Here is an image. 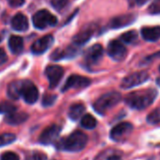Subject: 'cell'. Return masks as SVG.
Returning <instances> with one entry per match:
<instances>
[{"instance_id": "1", "label": "cell", "mask_w": 160, "mask_h": 160, "mask_svg": "<svg viewBox=\"0 0 160 160\" xmlns=\"http://www.w3.org/2000/svg\"><path fill=\"white\" fill-rule=\"evenodd\" d=\"M157 96V92L154 89H148L144 91H138L129 93L124 101L125 103L134 109H144L151 106Z\"/></svg>"}, {"instance_id": "2", "label": "cell", "mask_w": 160, "mask_h": 160, "mask_svg": "<svg viewBox=\"0 0 160 160\" xmlns=\"http://www.w3.org/2000/svg\"><path fill=\"white\" fill-rule=\"evenodd\" d=\"M88 142V137L81 131H75L68 138L60 141L59 148L69 152H80L83 150Z\"/></svg>"}, {"instance_id": "3", "label": "cell", "mask_w": 160, "mask_h": 160, "mask_svg": "<svg viewBox=\"0 0 160 160\" xmlns=\"http://www.w3.org/2000/svg\"><path fill=\"white\" fill-rule=\"evenodd\" d=\"M122 99L121 93L117 92H108L106 94H103L100 96L93 104V108L94 110L101 114L104 115L106 112H108L110 108L115 107Z\"/></svg>"}, {"instance_id": "4", "label": "cell", "mask_w": 160, "mask_h": 160, "mask_svg": "<svg viewBox=\"0 0 160 160\" xmlns=\"http://www.w3.org/2000/svg\"><path fill=\"white\" fill-rule=\"evenodd\" d=\"M33 25L38 29H44L48 27H53L57 24V18L46 10L37 12L32 18Z\"/></svg>"}, {"instance_id": "5", "label": "cell", "mask_w": 160, "mask_h": 160, "mask_svg": "<svg viewBox=\"0 0 160 160\" xmlns=\"http://www.w3.org/2000/svg\"><path fill=\"white\" fill-rule=\"evenodd\" d=\"M148 79H149V73L145 71L136 72L122 79V81L121 83V87L124 90L131 89L146 82Z\"/></svg>"}, {"instance_id": "6", "label": "cell", "mask_w": 160, "mask_h": 160, "mask_svg": "<svg viewBox=\"0 0 160 160\" xmlns=\"http://www.w3.org/2000/svg\"><path fill=\"white\" fill-rule=\"evenodd\" d=\"M108 54L115 61H122L125 58L127 55V50L120 41L114 40L108 43Z\"/></svg>"}, {"instance_id": "7", "label": "cell", "mask_w": 160, "mask_h": 160, "mask_svg": "<svg viewBox=\"0 0 160 160\" xmlns=\"http://www.w3.org/2000/svg\"><path fill=\"white\" fill-rule=\"evenodd\" d=\"M91 79L85 76L72 74L67 80L62 88V92H66L70 89H82L90 86Z\"/></svg>"}, {"instance_id": "8", "label": "cell", "mask_w": 160, "mask_h": 160, "mask_svg": "<svg viewBox=\"0 0 160 160\" xmlns=\"http://www.w3.org/2000/svg\"><path fill=\"white\" fill-rule=\"evenodd\" d=\"M45 74L49 80L50 89H54L58 85L61 80L64 74V70L58 65H50L45 69Z\"/></svg>"}, {"instance_id": "9", "label": "cell", "mask_w": 160, "mask_h": 160, "mask_svg": "<svg viewBox=\"0 0 160 160\" xmlns=\"http://www.w3.org/2000/svg\"><path fill=\"white\" fill-rule=\"evenodd\" d=\"M59 133H60V127L57 124H51L42 132L39 140L42 144L44 145L51 144L58 138Z\"/></svg>"}, {"instance_id": "10", "label": "cell", "mask_w": 160, "mask_h": 160, "mask_svg": "<svg viewBox=\"0 0 160 160\" xmlns=\"http://www.w3.org/2000/svg\"><path fill=\"white\" fill-rule=\"evenodd\" d=\"M133 130V125L129 122H121L114 126L110 131V138L115 141L122 140Z\"/></svg>"}, {"instance_id": "11", "label": "cell", "mask_w": 160, "mask_h": 160, "mask_svg": "<svg viewBox=\"0 0 160 160\" xmlns=\"http://www.w3.org/2000/svg\"><path fill=\"white\" fill-rule=\"evenodd\" d=\"M21 96L28 104H34L37 102L39 98V91L32 82L26 81L25 80Z\"/></svg>"}, {"instance_id": "12", "label": "cell", "mask_w": 160, "mask_h": 160, "mask_svg": "<svg viewBox=\"0 0 160 160\" xmlns=\"http://www.w3.org/2000/svg\"><path fill=\"white\" fill-rule=\"evenodd\" d=\"M54 42V38L51 35H46L39 40H37L31 46V51L36 54V55H40L44 53L46 50H48L51 45Z\"/></svg>"}, {"instance_id": "13", "label": "cell", "mask_w": 160, "mask_h": 160, "mask_svg": "<svg viewBox=\"0 0 160 160\" xmlns=\"http://www.w3.org/2000/svg\"><path fill=\"white\" fill-rule=\"evenodd\" d=\"M136 20V15L129 13V14H122L117 17H114L113 19H111L109 26L112 28H121L126 26L131 25L132 23H134Z\"/></svg>"}, {"instance_id": "14", "label": "cell", "mask_w": 160, "mask_h": 160, "mask_svg": "<svg viewBox=\"0 0 160 160\" xmlns=\"http://www.w3.org/2000/svg\"><path fill=\"white\" fill-rule=\"evenodd\" d=\"M103 53H104V49H103L102 45L94 44L88 50V52L86 54V60L91 64H94L102 58Z\"/></svg>"}, {"instance_id": "15", "label": "cell", "mask_w": 160, "mask_h": 160, "mask_svg": "<svg viewBox=\"0 0 160 160\" xmlns=\"http://www.w3.org/2000/svg\"><path fill=\"white\" fill-rule=\"evenodd\" d=\"M141 36L147 42H156L160 39V27H146L141 29Z\"/></svg>"}, {"instance_id": "16", "label": "cell", "mask_w": 160, "mask_h": 160, "mask_svg": "<svg viewBox=\"0 0 160 160\" xmlns=\"http://www.w3.org/2000/svg\"><path fill=\"white\" fill-rule=\"evenodd\" d=\"M12 28L16 31H26L28 28V20L23 13H17L12 19Z\"/></svg>"}, {"instance_id": "17", "label": "cell", "mask_w": 160, "mask_h": 160, "mask_svg": "<svg viewBox=\"0 0 160 160\" xmlns=\"http://www.w3.org/2000/svg\"><path fill=\"white\" fill-rule=\"evenodd\" d=\"M28 119V115L24 112H13L8 114L5 118V122L12 125H17L25 122Z\"/></svg>"}, {"instance_id": "18", "label": "cell", "mask_w": 160, "mask_h": 160, "mask_svg": "<svg viewBox=\"0 0 160 160\" xmlns=\"http://www.w3.org/2000/svg\"><path fill=\"white\" fill-rule=\"evenodd\" d=\"M25 83V80H20V81H14L11 83L8 87V96L13 100L18 99L21 96L22 89Z\"/></svg>"}, {"instance_id": "19", "label": "cell", "mask_w": 160, "mask_h": 160, "mask_svg": "<svg viewBox=\"0 0 160 160\" xmlns=\"http://www.w3.org/2000/svg\"><path fill=\"white\" fill-rule=\"evenodd\" d=\"M9 47L13 54H20L24 49V41L19 36H11L9 40Z\"/></svg>"}, {"instance_id": "20", "label": "cell", "mask_w": 160, "mask_h": 160, "mask_svg": "<svg viewBox=\"0 0 160 160\" xmlns=\"http://www.w3.org/2000/svg\"><path fill=\"white\" fill-rule=\"evenodd\" d=\"M92 36V31L91 29H83L82 31H80L73 37L72 41L76 45H82L86 43L91 39Z\"/></svg>"}, {"instance_id": "21", "label": "cell", "mask_w": 160, "mask_h": 160, "mask_svg": "<svg viewBox=\"0 0 160 160\" xmlns=\"http://www.w3.org/2000/svg\"><path fill=\"white\" fill-rule=\"evenodd\" d=\"M85 107L82 104H74L69 109V118L72 121H76L83 115Z\"/></svg>"}, {"instance_id": "22", "label": "cell", "mask_w": 160, "mask_h": 160, "mask_svg": "<svg viewBox=\"0 0 160 160\" xmlns=\"http://www.w3.org/2000/svg\"><path fill=\"white\" fill-rule=\"evenodd\" d=\"M97 125V121L96 119L91 115V114H86L82 119H81V126L86 128V129H93Z\"/></svg>"}, {"instance_id": "23", "label": "cell", "mask_w": 160, "mask_h": 160, "mask_svg": "<svg viewBox=\"0 0 160 160\" xmlns=\"http://www.w3.org/2000/svg\"><path fill=\"white\" fill-rule=\"evenodd\" d=\"M121 40L125 43H133L138 40V33L135 30H129L121 36Z\"/></svg>"}, {"instance_id": "24", "label": "cell", "mask_w": 160, "mask_h": 160, "mask_svg": "<svg viewBox=\"0 0 160 160\" xmlns=\"http://www.w3.org/2000/svg\"><path fill=\"white\" fill-rule=\"evenodd\" d=\"M16 107L10 102H3L0 104V113L1 114H11L16 111Z\"/></svg>"}, {"instance_id": "25", "label": "cell", "mask_w": 160, "mask_h": 160, "mask_svg": "<svg viewBox=\"0 0 160 160\" xmlns=\"http://www.w3.org/2000/svg\"><path fill=\"white\" fill-rule=\"evenodd\" d=\"M16 139V136L12 133H5L0 135V147L12 143Z\"/></svg>"}, {"instance_id": "26", "label": "cell", "mask_w": 160, "mask_h": 160, "mask_svg": "<svg viewBox=\"0 0 160 160\" xmlns=\"http://www.w3.org/2000/svg\"><path fill=\"white\" fill-rule=\"evenodd\" d=\"M147 122L151 124L160 123V108H155L152 110L146 118Z\"/></svg>"}, {"instance_id": "27", "label": "cell", "mask_w": 160, "mask_h": 160, "mask_svg": "<svg viewBox=\"0 0 160 160\" xmlns=\"http://www.w3.org/2000/svg\"><path fill=\"white\" fill-rule=\"evenodd\" d=\"M56 99H57V95L46 93V94H44L43 97H42V104L43 107H51V106L54 105V103L56 102Z\"/></svg>"}, {"instance_id": "28", "label": "cell", "mask_w": 160, "mask_h": 160, "mask_svg": "<svg viewBox=\"0 0 160 160\" xmlns=\"http://www.w3.org/2000/svg\"><path fill=\"white\" fill-rule=\"evenodd\" d=\"M47 156L45 153L41 152H33L29 155H28L27 160H46Z\"/></svg>"}, {"instance_id": "29", "label": "cell", "mask_w": 160, "mask_h": 160, "mask_svg": "<svg viewBox=\"0 0 160 160\" xmlns=\"http://www.w3.org/2000/svg\"><path fill=\"white\" fill-rule=\"evenodd\" d=\"M68 1L69 0H51V4L56 10L61 11L62 9L66 7V5L68 4Z\"/></svg>"}, {"instance_id": "30", "label": "cell", "mask_w": 160, "mask_h": 160, "mask_svg": "<svg viewBox=\"0 0 160 160\" xmlns=\"http://www.w3.org/2000/svg\"><path fill=\"white\" fill-rule=\"evenodd\" d=\"M149 12L152 14L160 13V0H154L149 8Z\"/></svg>"}, {"instance_id": "31", "label": "cell", "mask_w": 160, "mask_h": 160, "mask_svg": "<svg viewBox=\"0 0 160 160\" xmlns=\"http://www.w3.org/2000/svg\"><path fill=\"white\" fill-rule=\"evenodd\" d=\"M0 160H19V156L13 152H7L1 155Z\"/></svg>"}, {"instance_id": "32", "label": "cell", "mask_w": 160, "mask_h": 160, "mask_svg": "<svg viewBox=\"0 0 160 160\" xmlns=\"http://www.w3.org/2000/svg\"><path fill=\"white\" fill-rule=\"evenodd\" d=\"M127 1L130 7H135V6H142L143 4L146 3L147 0H127Z\"/></svg>"}, {"instance_id": "33", "label": "cell", "mask_w": 160, "mask_h": 160, "mask_svg": "<svg viewBox=\"0 0 160 160\" xmlns=\"http://www.w3.org/2000/svg\"><path fill=\"white\" fill-rule=\"evenodd\" d=\"M7 59H8V57H7L5 50L0 48V66H1L2 64H4L7 61Z\"/></svg>"}, {"instance_id": "34", "label": "cell", "mask_w": 160, "mask_h": 160, "mask_svg": "<svg viewBox=\"0 0 160 160\" xmlns=\"http://www.w3.org/2000/svg\"><path fill=\"white\" fill-rule=\"evenodd\" d=\"M8 2L12 7H20L25 3V0H8Z\"/></svg>"}, {"instance_id": "35", "label": "cell", "mask_w": 160, "mask_h": 160, "mask_svg": "<svg viewBox=\"0 0 160 160\" xmlns=\"http://www.w3.org/2000/svg\"><path fill=\"white\" fill-rule=\"evenodd\" d=\"M108 160H122V159L119 155H112V156L108 157Z\"/></svg>"}, {"instance_id": "36", "label": "cell", "mask_w": 160, "mask_h": 160, "mask_svg": "<svg viewBox=\"0 0 160 160\" xmlns=\"http://www.w3.org/2000/svg\"><path fill=\"white\" fill-rule=\"evenodd\" d=\"M156 83H157V85L160 87V77H158V78L156 79Z\"/></svg>"}, {"instance_id": "37", "label": "cell", "mask_w": 160, "mask_h": 160, "mask_svg": "<svg viewBox=\"0 0 160 160\" xmlns=\"http://www.w3.org/2000/svg\"><path fill=\"white\" fill-rule=\"evenodd\" d=\"M159 72H160V66H159Z\"/></svg>"}, {"instance_id": "38", "label": "cell", "mask_w": 160, "mask_h": 160, "mask_svg": "<svg viewBox=\"0 0 160 160\" xmlns=\"http://www.w3.org/2000/svg\"><path fill=\"white\" fill-rule=\"evenodd\" d=\"M0 41H1V38H0Z\"/></svg>"}]
</instances>
